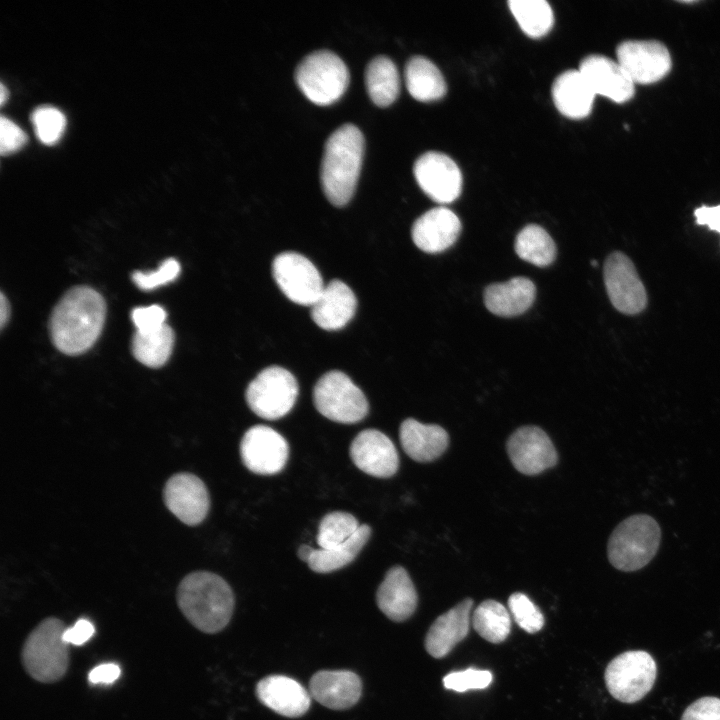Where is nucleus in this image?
<instances>
[{"instance_id": "nucleus-1", "label": "nucleus", "mask_w": 720, "mask_h": 720, "mask_svg": "<svg viewBox=\"0 0 720 720\" xmlns=\"http://www.w3.org/2000/svg\"><path fill=\"white\" fill-rule=\"evenodd\" d=\"M106 315L102 295L91 287L70 289L52 311L49 329L55 347L64 354L78 355L99 338Z\"/></svg>"}, {"instance_id": "nucleus-2", "label": "nucleus", "mask_w": 720, "mask_h": 720, "mask_svg": "<svg viewBox=\"0 0 720 720\" xmlns=\"http://www.w3.org/2000/svg\"><path fill=\"white\" fill-rule=\"evenodd\" d=\"M177 603L196 629L214 634L229 623L235 599L231 587L222 577L208 571H196L181 580Z\"/></svg>"}, {"instance_id": "nucleus-3", "label": "nucleus", "mask_w": 720, "mask_h": 720, "mask_svg": "<svg viewBox=\"0 0 720 720\" xmlns=\"http://www.w3.org/2000/svg\"><path fill=\"white\" fill-rule=\"evenodd\" d=\"M362 132L353 124L337 128L327 139L321 162L323 192L335 206H343L354 194L364 155Z\"/></svg>"}, {"instance_id": "nucleus-4", "label": "nucleus", "mask_w": 720, "mask_h": 720, "mask_svg": "<svg viewBox=\"0 0 720 720\" xmlns=\"http://www.w3.org/2000/svg\"><path fill=\"white\" fill-rule=\"evenodd\" d=\"M67 627L56 617L43 619L26 637L21 661L27 674L41 683L62 679L69 667V644L64 640Z\"/></svg>"}, {"instance_id": "nucleus-5", "label": "nucleus", "mask_w": 720, "mask_h": 720, "mask_svg": "<svg viewBox=\"0 0 720 720\" xmlns=\"http://www.w3.org/2000/svg\"><path fill=\"white\" fill-rule=\"evenodd\" d=\"M660 539V527L654 518L645 514L630 516L610 535L608 559L618 570H639L655 556Z\"/></svg>"}, {"instance_id": "nucleus-6", "label": "nucleus", "mask_w": 720, "mask_h": 720, "mask_svg": "<svg viewBox=\"0 0 720 720\" xmlns=\"http://www.w3.org/2000/svg\"><path fill=\"white\" fill-rule=\"evenodd\" d=\"M295 80L302 93L317 105H330L345 93L350 76L342 59L328 50L307 55L299 63Z\"/></svg>"}, {"instance_id": "nucleus-7", "label": "nucleus", "mask_w": 720, "mask_h": 720, "mask_svg": "<svg viewBox=\"0 0 720 720\" xmlns=\"http://www.w3.org/2000/svg\"><path fill=\"white\" fill-rule=\"evenodd\" d=\"M313 401L317 411L331 421L353 424L368 413V402L353 381L343 372L333 370L316 382Z\"/></svg>"}, {"instance_id": "nucleus-8", "label": "nucleus", "mask_w": 720, "mask_h": 720, "mask_svg": "<svg viewBox=\"0 0 720 720\" xmlns=\"http://www.w3.org/2000/svg\"><path fill=\"white\" fill-rule=\"evenodd\" d=\"M245 397L249 408L257 416L277 420L293 408L298 397V384L285 368L270 366L249 383Z\"/></svg>"}, {"instance_id": "nucleus-9", "label": "nucleus", "mask_w": 720, "mask_h": 720, "mask_svg": "<svg viewBox=\"0 0 720 720\" xmlns=\"http://www.w3.org/2000/svg\"><path fill=\"white\" fill-rule=\"evenodd\" d=\"M657 666L653 657L642 650L626 651L612 659L605 670L609 693L624 703L642 699L653 687Z\"/></svg>"}, {"instance_id": "nucleus-10", "label": "nucleus", "mask_w": 720, "mask_h": 720, "mask_svg": "<svg viewBox=\"0 0 720 720\" xmlns=\"http://www.w3.org/2000/svg\"><path fill=\"white\" fill-rule=\"evenodd\" d=\"M272 273L283 294L299 305L312 306L325 287L314 264L296 252L277 255Z\"/></svg>"}, {"instance_id": "nucleus-11", "label": "nucleus", "mask_w": 720, "mask_h": 720, "mask_svg": "<svg viewBox=\"0 0 720 720\" xmlns=\"http://www.w3.org/2000/svg\"><path fill=\"white\" fill-rule=\"evenodd\" d=\"M604 283L612 305L621 313L635 315L647 305V293L633 262L620 251L605 260Z\"/></svg>"}, {"instance_id": "nucleus-12", "label": "nucleus", "mask_w": 720, "mask_h": 720, "mask_svg": "<svg viewBox=\"0 0 720 720\" xmlns=\"http://www.w3.org/2000/svg\"><path fill=\"white\" fill-rule=\"evenodd\" d=\"M289 446L276 430L265 425L249 428L240 442V456L245 467L259 475H274L283 470Z\"/></svg>"}, {"instance_id": "nucleus-13", "label": "nucleus", "mask_w": 720, "mask_h": 720, "mask_svg": "<svg viewBox=\"0 0 720 720\" xmlns=\"http://www.w3.org/2000/svg\"><path fill=\"white\" fill-rule=\"evenodd\" d=\"M617 62L634 83L652 84L671 69V57L664 44L655 40H629L618 45Z\"/></svg>"}, {"instance_id": "nucleus-14", "label": "nucleus", "mask_w": 720, "mask_h": 720, "mask_svg": "<svg viewBox=\"0 0 720 720\" xmlns=\"http://www.w3.org/2000/svg\"><path fill=\"white\" fill-rule=\"evenodd\" d=\"M415 179L423 192L438 203L456 200L462 190V174L457 164L446 154L429 151L414 164Z\"/></svg>"}, {"instance_id": "nucleus-15", "label": "nucleus", "mask_w": 720, "mask_h": 720, "mask_svg": "<svg viewBox=\"0 0 720 720\" xmlns=\"http://www.w3.org/2000/svg\"><path fill=\"white\" fill-rule=\"evenodd\" d=\"M508 456L520 473L537 475L556 465L557 452L548 435L539 427L523 426L506 443Z\"/></svg>"}, {"instance_id": "nucleus-16", "label": "nucleus", "mask_w": 720, "mask_h": 720, "mask_svg": "<svg viewBox=\"0 0 720 720\" xmlns=\"http://www.w3.org/2000/svg\"><path fill=\"white\" fill-rule=\"evenodd\" d=\"M163 499L170 512L189 526L201 523L210 508L205 484L197 476L186 472L168 479L163 489Z\"/></svg>"}, {"instance_id": "nucleus-17", "label": "nucleus", "mask_w": 720, "mask_h": 720, "mask_svg": "<svg viewBox=\"0 0 720 720\" xmlns=\"http://www.w3.org/2000/svg\"><path fill=\"white\" fill-rule=\"evenodd\" d=\"M350 457L358 469L377 478H389L399 467L394 443L376 429H365L356 435L350 445Z\"/></svg>"}, {"instance_id": "nucleus-18", "label": "nucleus", "mask_w": 720, "mask_h": 720, "mask_svg": "<svg viewBox=\"0 0 720 720\" xmlns=\"http://www.w3.org/2000/svg\"><path fill=\"white\" fill-rule=\"evenodd\" d=\"M593 92L616 103L629 101L635 92L634 82L618 62L603 55H589L579 65Z\"/></svg>"}, {"instance_id": "nucleus-19", "label": "nucleus", "mask_w": 720, "mask_h": 720, "mask_svg": "<svg viewBox=\"0 0 720 720\" xmlns=\"http://www.w3.org/2000/svg\"><path fill=\"white\" fill-rule=\"evenodd\" d=\"M461 231L458 216L446 207H436L414 222L411 236L414 244L426 253H439L451 247Z\"/></svg>"}, {"instance_id": "nucleus-20", "label": "nucleus", "mask_w": 720, "mask_h": 720, "mask_svg": "<svg viewBox=\"0 0 720 720\" xmlns=\"http://www.w3.org/2000/svg\"><path fill=\"white\" fill-rule=\"evenodd\" d=\"M362 683L357 674L349 670H321L309 682L313 699L333 710L354 706L361 696Z\"/></svg>"}, {"instance_id": "nucleus-21", "label": "nucleus", "mask_w": 720, "mask_h": 720, "mask_svg": "<svg viewBox=\"0 0 720 720\" xmlns=\"http://www.w3.org/2000/svg\"><path fill=\"white\" fill-rule=\"evenodd\" d=\"M256 694L262 704L276 713L300 717L310 707V693L296 680L283 675H270L261 679Z\"/></svg>"}, {"instance_id": "nucleus-22", "label": "nucleus", "mask_w": 720, "mask_h": 720, "mask_svg": "<svg viewBox=\"0 0 720 720\" xmlns=\"http://www.w3.org/2000/svg\"><path fill=\"white\" fill-rule=\"evenodd\" d=\"M472 606L473 600L466 598L432 623L425 638L426 651L432 657L443 658L467 636Z\"/></svg>"}, {"instance_id": "nucleus-23", "label": "nucleus", "mask_w": 720, "mask_h": 720, "mask_svg": "<svg viewBox=\"0 0 720 720\" xmlns=\"http://www.w3.org/2000/svg\"><path fill=\"white\" fill-rule=\"evenodd\" d=\"M357 299L351 288L340 280H332L311 306L312 320L322 329L339 330L353 318Z\"/></svg>"}, {"instance_id": "nucleus-24", "label": "nucleus", "mask_w": 720, "mask_h": 720, "mask_svg": "<svg viewBox=\"0 0 720 720\" xmlns=\"http://www.w3.org/2000/svg\"><path fill=\"white\" fill-rule=\"evenodd\" d=\"M417 599L413 582L401 566L387 571L376 593L379 609L395 622L405 621L415 612Z\"/></svg>"}, {"instance_id": "nucleus-25", "label": "nucleus", "mask_w": 720, "mask_h": 720, "mask_svg": "<svg viewBox=\"0 0 720 720\" xmlns=\"http://www.w3.org/2000/svg\"><path fill=\"white\" fill-rule=\"evenodd\" d=\"M404 452L417 462H431L447 449L449 436L436 424H423L413 418L404 420L399 429Z\"/></svg>"}, {"instance_id": "nucleus-26", "label": "nucleus", "mask_w": 720, "mask_h": 720, "mask_svg": "<svg viewBox=\"0 0 720 720\" xmlns=\"http://www.w3.org/2000/svg\"><path fill=\"white\" fill-rule=\"evenodd\" d=\"M484 303L493 314L514 317L523 314L536 296L534 283L526 277H514L504 283H494L484 290Z\"/></svg>"}, {"instance_id": "nucleus-27", "label": "nucleus", "mask_w": 720, "mask_h": 720, "mask_svg": "<svg viewBox=\"0 0 720 720\" xmlns=\"http://www.w3.org/2000/svg\"><path fill=\"white\" fill-rule=\"evenodd\" d=\"M596 94L579 70H567L552 85V98L566 117L581 119L589 115Z\"/></svg>"}, {"instance_id": "nucleus-28", "label": "nucleus", "mask_w": 720, "mask_h": 720, "mask_svg": "<svg viewBox=\"0 0 720 720\" xmlns=\"http://www.w3.org/2000/svg\"><path fill=\"white\" fill-rule=\"evenodd\" d=\"M405 82L410 95L421 102H430L446 94L445 79L429 59L414 56L405 66Z\"/></svg>"}, {"instance_id": "nucleus-29", "label": "nucleus", "mask_w": 720, "mask_h": 720, "mask_svg": "<svg viewBox=\"0 0 720 720\" xmlns=\"http://www.w3.org/2000/svg\"><path fill=\"white\" fill-rule=\"evenodd\" d=\"M371 527L362 524L353 536L343 544L332 549H314L307 561L309 568L316 573H330L351 563L371 536Z\"/></svg>"}, {"instance_id": "nucleus-30", "label": "nucleus", "mask_w": 720, "mask_h": 720, "mask_svg": "<svg viewBox=\"0 0 720 720\" xmlns=\"http://www.w3.org/2000/svg\"><path fill=\"white\" fill-rule=\"evenodd\" d=\"M365 85L374 104L386 107L399 95L400 80L396 65L386 56L372 59L366 67Z\"/></svg>"}, {"instance_id": "nucleus-31", "label": "nucleus", "mask_w": 720, "mask_h": 720, "mask_svg": "<svg viewBox=\"0 0 720 720\" xmlns=\"http://www.w3.org/2000/svg\"><path fill=\"white\" fill-rule=\"evenodd\" d=\"M174 341V332L166 323L150 332H136L132 339V353L145 366L161 367L169 359Z\"/></svg>"}, {"instance_id": "nucleus-32", "label": "nucleus", "mask_w": 720, "mask_h": 720, "mask_svg": "<svg viewBox=\"0 0 720 720\" xmlns=\"http://www.w3.org/2000/svg\"><path fill=\"white\" fill-rule=\"evenodd\" d=\"M514 249L522 260L538 267H546L556 257V245L544 228L536 224L525 226L516 236Z\"/></svg>"}, {"instance_id": "nucleus-33", "label": "nucleus", "mask_w": 720, "mask_h": 720, "mask_svg": "<svg viewBox=\"0 0 720 720\" xmlns=\"http://www.w3.org/2000/svg\"><path fill=\"white\" fill-rule=\"evenodd\" d=\"M471 621L475 631L488 642L501 643L510 634V613L496 600L483 601L474 610Z\"/></svg>"}, {"instance_id": "nucleus-34", "label": "nucleus", "mask_w": 720, "mask_h": 720, "mask_svg": "<svg viewBox=\"0 0 720 720\" xmlns=\"http://www.w3.org/2000/svg\"><path fill=\"white\" fill-rule=\"evenodd\" d=\"M508 6L523 32L532 38L546 35L554 22L553 11L545 0H509Z\"/></svg>"}, {"instance_id": "nucleus-35", "label": "nucleus", "mask_w": 720, "mask_h": 720, "mask_svg": "<svg viewBox=\"0 0 720 720\" xmlns=\"http://www.w3.org/2000/svg\"><path fill=\"white\" fill-rule=\"evenodd\" d=\"M360 527L358 520L350 513L335 511L326 514L319 524L317 544L321 549H332L347 540Z\"/></svg>"}, {"instance_id": "nucleus-36", "label": "nucleus", "mask_w": 720, "mask_h": 720, "mask_svg": "<svg viewBox=\"0 0 720 720\" xmlns=\"http://www.w3.org/2000/svg\"><path fill=\"white\" fill-rule=\"evenodd\" d=\"M31 121L38 139L45 144L57 142L66 125L65 115L51 105L35 108L31 114Z\"/></svg>"}, {"instance_id": "nucleus-37", "label": "nucleus", "mask_w": 720, "mask_h": 720, "mask_svg": "<svg viewBox=\"0 0 720 720\" xmlns=\"http://www.w3.org/2000/svg\"><path fill=\"white\" fill-rule=\"evenodd\" d=\"M508 608L515 622L528 633H535L542 629L544 616L540 609L521 592L510 595Z\"/></svg>"}, {"instance_id": "nucleus-38", "label": "nucleus", "mask_w": 720, "mask_h": 720, "mask_svg": "<svg viewBox=\"0 0 720 720\" xmlns=\"http://www.w3.org/2000/svg\"><path fill=\"white\" fill-rule=\"evenodd\" d=\"M180 264L174 258L166 259L154 271H137L132 274V280L142 290H152L174 281L180 274Z\"/></svg>"}, {"instance_id": "nucleus-39", "label": "nucleus", "mask_w": 720, "mask_h": 720, "mask_svg": "<svg viewBox=\"0 0 720 720\" xmlns=\"http://www.w3.org/2000/svg\"><path fill=\"white\" fill-rule=\"evenodd\" d=\"M491 681L492 674L490 671L468 668L447 674L443 678V685L447 689L465 692L471 689H484L490 685Z\"/></svg>"}, {"instance_id": "nucleus-40", "label": "nucleus", "mask_w": 720, "mask_h": 720, "mask_svg": "<svg viewBox=\"0 0 720 720\" xmlns=\"http://www.w3.org/2000/svg\"><path fill=\"white\" fill-rule=\"evenodd\" d=\"M136 332H150L166 324V311L159 305L137 307L131 312Z\"/></svg>"}, {"instance_id": "nucleus-41", "label": "nucleus", "mask_w": 720, "mask_h": 720, "mask_svg": "<svg viewBox=\"0 0 720 720\" xmlns=\"http://www.w3.org/2000/svg\"><path fill=\"white\" fill-rule=\"evenodd\" d=\"M27 140L26 133L12 120L0 117V152L8 154L19 149Z\"/></svg>"}, {"instance_id": "nucleus-42", "label": "nucleus", "mask_w": 720, "mask_h": 720, "mask_svg": "<svg viewBox=\"0 0 720 720\" xmlns=\"http://www.w3.org/2000/svg\"><path fill=\"white\" fill-rule=\"evenodd\" d=\"M681 720H720V699L702 697L688 706Z\"/></svg>"}, {"instance_id": "nucleus-43", "label": "nucleus", "mask_w": 720, "mask_h": 720, "mask_svg": "<svg viewBox=\"0 0 720 720\" xmlns=\"http://www.w3.org/2000/svg\"><path fill=\"white\" fill-rule=\"evenodd\" d=\"M95 628L87 619H79L64 632V640L70 645L79 646L87 642L94 634Z\"/></svg>"}, {"instance_id": "nucleus-44", "label": "nucleus", "mask_w": 720, "mask_h": 720, "mask_svg": "<svg viewBox=\"0 0 720 720\" xmlns=\"http://www.w3.org/2000/svg\"><path fill=\"white\" fill-rule=\"evenodd\" d=\"M121 675L120 667L115 663H105L96 666L88 674V680L93 684H111Z\"/></svg>"}, {"instance_id": "nucleus-45", "label": "nucleus", "mask_w": 720, "mask_h": 720, "mask_svg": "<svg viewBox=\"0 0 720 720\" xmlns=\"http://www.w3.org/2000/svg\"><path fill=\"white\" fill-rule=\"evenodd\" d=\"M694 215L698 225L708 226L710 230L720 233V205H702L695 209Z\"/></svg>"}, {"instance_id": "nucleus-46", "label": "nucleus", "mask_w": 720, "mask_h": 720, "mask_svg": "<svg viewBox=\"0 0 720 720\" xmlns=\"http://www.w3.org/2000/svg\"><path fill=\"white\" fill-rule=\"evenodd\" d=\"M0 298V324L1 328H3L9 319L10 307L9 302L3 293L1 294Z\"/></svg>"}, {"instance_id": "nucleus-47", "label": "nucleus", "mask_w": 720, "mask_h": 720, "mask_svg": "<svg viewBox=\"0 0 720 720\" xmlns=\"http://www.w3.org/2000/svg\"><path fill=\"white\" fill-rule=\"evenodd\" d=\"M312 550H313V548L311 546L302 544L298 548L297 555L302 561L307 563V561L312 553Z\"/></svg>"}, {"instance_id": "nucleus-48", "label": "nucleus", "mask_w": 720, "mask_h": 720, "mask_svg": "<svg viewBox=\"0 0 720 720\" xmlns=\"http://www.w3.org/2000/svg\"><path fill=\"white\" fill-rule=\"evenodd\" d=\"M8 96V90L6 89L5 85L1 83L0 85V102L3 104Z\"/></svg>"}]
</instances>
